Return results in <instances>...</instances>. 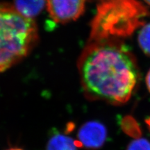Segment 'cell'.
<instances>
[{
	"mask_svg": "<svg viewBox=\"0 0 150 150\" xmlns=\"http://www.w3.org/2000/svg\"><path fill=\"white\" fill-rule=\"evenodd\" d=\"M77 67L86 98L114 106L126 104L140 79L136 58L120 40L88 41Z\"/></svg>",
	"mask_w": 150,
	"mask_h": 150,
	"instance_id": "cell-1",
	"label": "cell"
},
{
	"mask_svg": "<svg viewBox=\"0 0 150 150\" xmlns=\"http://www.w3.org/2000/svg\"><path fill=\"white\" fill-rule=\"evenodd\" d=\"M149 15L139 0H98L88 41L126 38L145 24Z\"/></svg>",
	"mask_w": 150,
	"mask_h": 150,
	"instance_id": "cell-2",
	"label": "cell"
},
{
	"mask_svg": "<svg viewBox=\"0 0 150 150\" xmlns=\"http://www.w3.org/2000/svg\"><path fill=\"white\" fill-rule=\"evenodd\" d=\"M38 39L33 19L22 15L13 4L0 2V74L25 59Z\"/></svg>",
	"mask_w": 150,
	"mask_h": 150,
	"instance_id": "cell-3",
	"label": "cell"
},
{
	"mask_svg": "<svg viewBox=\"0 0 150 150\" xmlns=\"http://www.w3.org/2000/svg\"><path fill=\"white\" fill-rule=\"evenodd\" d=\"M86 0H45V7L56 23L75 21L83 14Z\"/></svg>",
	"mask_w": 150,
	"mask_h": 150,
	"instance_id": "cell-4",
	"label": "cell"
},
{
	"mask_svg": "<svg viewBox=\"0 0 150 150\" xmlns=\"http://www.w3.org/2000/svg\"><path fill=\"white\" fill-rule=\"evenodd\" d=\"M107 131L103 124L97 121L88 122L81 127L77 134L79 146L88 149H98L104 145Z\"/></svg>",
	"mask_w": 150,
	"mask_h": 150,
	"instance_id": "cell-5",
	"label": "cell"
},
{
	"mask_svg": "<svg viewBox=\"0 0 150 150\" xmlns=\"http://www.w3.org/2000/svg\"><path fill=\"white\" fill-rule=\"evenodd\" d=\"M13 5L22 15L33 19L45 7V0H14Z\"/></svg>",
	"mask_w": 150,
	"mask_h": 150,
	"instance_id": "cell-6",
	"label": "cell"
},
{
	"mask_svg": "<svg viewBox=\"0 0 150 150\" xmlns=\"http://www.w3.org/2000/svg\"><path fill=\"white\" fill-rule=\"evenodd\" d=\"M78 142L62 134H56L49 140L47 150H77Z\"/></svg>",
	"mask_w": 150,
	"mask_h": 150,
	"instance_id": "cell-7",
	"label": "cell"
},
{
	"mask_svg": "<svg viewBox=\"0 0 150 150\" xmlns=\"http://www.w3.org/2000/svg\"><path fill=\"white\" fill-rule=\"evenodd\" d=\"M140 48L144 54L150 56V22L145 24L140 29L138 35Z\"/></svg>",
	"mask_w": 150,
	"mask_h": 150,
	"instance_id": "cell-8",
	"label": "cell"
},
{
	"mask_svg": "<svg viewBox=\"0 0 150 150\" xmlns=\"http://www.w3.org/2000/svg\"><path fill=\"white\" fill-rule=\"evenodd\" d=\"M127 150H150V142L145 138H137L129 143Z\"/></svg>",
	"mask_w": 150,
	"mask_h": 150,
	"instance_id": "cell-9",
	"label": "cell"
},
{
	"mask_svg": "<svg viewBox=\"0 0 150 150\" xmlns=\"http://www.w3.org/2000/svg\"><path fill=\"white\" fill-rule=\"evenodd\" d=\"M146 85H147V89L150 93V70L148 71L147 76H146Z\"/></svg>",
	"mask_w": 150,
	"mask_h": 150,
	"instance_id": "cell-10",
	"label": "cell"
},
{
	"mask_svg": "<svg viewBox=\"0 0 150 150\" xmlns=\"http://www.w3.org/2000/svg\"><path fill=\"white\" fill-rule=\"evenodd\" d=\"M145 122H146V124H147L148 128H149V131H150V116L148 118H147V119L145 120Z\"/></svg>",
	"mask_w": 150,
	"mask_h": 150,
	"instance_id": "cell-11",
	"label": "cell"
},
{
	"mask_svg": "<svg viewBox=\"0 0 150 150\" xmlns=\"http://www.w3.org/2000/svg\"><path fill=\"white\" fill-rule=\"evenodd\" d=\"M6 150H24V149H22L21 148H19V147H11Z\"/></svg>",
	"mask_w": 150,
	"mask_h": 150,
	"instance_id": "cell-12",
	"label": "cell"
},
{
	"mask_svg": "<svg viewBox=\"0 0 150 150\" xmlns=\"http://www.w3.org/2000/svg\"><path fill=\"white\" fill-rule=\"evenodd\" d=\"M143 1H145V2L147 4L150 6V0H143Z\"/></svg>",
	"mask_w": 150,
	"mask_h": 150,
	"instance_id": "cell-13",
	"label": "cell"
}]
</instances>
